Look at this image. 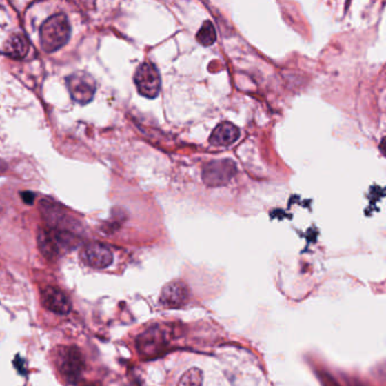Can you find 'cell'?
<instances>
[{
  "label": "cell",
  "mask_w": 386,
  "mask_h": 386,
  "mask_svg": "<svg viewBox=\"0 0 386 386\" xmlns=\"http://www.w3.org/2000/svg\"><path fill=\"white\" fill-rule=\"evenodd\" d=\"M72 28L65 14L52 15L40 28V43L42 50L51 54L66 45L70 38Z\"/></svg>",
  "instance_id": "1"
},
{
  "label": "cell",
  "mask_w": 386,
  "mask_h": 386,
  "mask_svg": "<svg viewBox=\"0 0 386 386\" xmlns=\"http://www.w3.org/2000/svg\"><path fill=\"white\" fill-rule=\"evenodd\" d=\"M169 342L170 336L168 329L160 324H154L137 336V352L141 357L153 359L167 350Z\"/></svg>",
  "instance_id": "2"
},
{
  "label": "cell",
  "mask_w": 386,
  "mask_h": 386,
  "mask_svg": "<svg viewBox=\"0 0 386 386\" xmlns=\"http://www.w3.org/2000/svg\"><path fill=\"white\" fill-rule=\"evenodd\" d=\"M58 371L65 380L75 383L84 372V359L82 352L77 347H61L56 355Z\"/></svg>",
  "instance_id": "3"
},
{
  "label": "cell",
  "mask_w": 386,
  "mask_h": 386,
  "mask_svg": "<svg viewBox=\"0 0 386 386\" xmlns=\"http://www.w3.org/2000/svg\"><path fill=\"white\" fill-rule=\"evenodd\" d=\"M134 82L139 94L148 99H155L161 90V77L154 63H143L134 75Z\"/></svg>",
  "instance_id": "4"
},
{
  "label": "cell",
  "mask_w": 386,
  "mask_h": 386,
  "mask_svg": "<svg viewBox=\"0 0 386 386\" xmlns=\"http://www.w3.org/2000/svg\"><path fill=\"white\" fill-rule=\"evenodd\" d=\"M237 172V167L232 160H214L203 165V181L207 186L218 187L228 184Z\"/></svg>",
  "instance_id": "5"
},
{
  "label": "cell",
  "mask_w": 386,
  "mask_h": 386,
  "mask_svg": "<svg viewBox=\"0 0 386 386\" xmlns=\"http://www.w3.org/2000/svg\"><path fill=\"white\" fill-rule=\"evenodd\" d=\"M67 89L74 101L79 105H88L94 98L96 84L94 79L84 72L72 74L66 79Z\"/></svg>",
  "instance_id": "6"
},
{
  "label": "cell",
  "mask_w": 386,
  "mask_h": 386,
  "mask_svg": "<svg viewBox=\"0 0 386 386\" xmlns=\"http://www.w3.org/2000/svg\"><path fill=\"white\" fill-rule=\"evenodd\" d=\"M190 292L188 285L181 280L169 282L162 288L159 303L162 307L177 309L184 307L190 301Z\"/></svg>",
  "instance_id": "7"
},
{
  "label": "cell",
  "mask_w": 386,
  "mask_h": 386,
  "mask_svg": "<svg viewBox=\"0 0 386 386\" xmlns=\"http://www.w3.org/2000/svg\"><path fill=\"white\" fill-rule=\"evenodd\" d=\"M81 260L93 269H105L111 265L114 255L110 248L96 241L86 244L81 250Z\"/></svg>",
  "instance_id": "8"
},
{
  "label": "cell",
  "mask_w": 386,
  "mask_h": 386,
  "mask_svg": "<svg viewBox=\"0 0 386 386\" xmlns=\"http://www.w3.org/2000/svg\"><path fill=\"white\" fill-rule=\"evenodd\" d=\"M42 304L52 313L66 315L72 310V301L67 294L57 287H45L41 292Z\"/></svg>",
  "instance_id": "9"
},
{
  "label": "cell",
  "mask_w": 386,
  "mask_h": 386,
  "mask_svg": "<svg viewBox=\"0 0 386 386\" xmlns=\"http://www.w3.org/2000/svg\"><path fill=\"white\" fill-rule=\"evenodd\" d=\"M241 137V130L232 123L225 121L213 130L210 143L214 146H229L237 142Z\"/></svg>",
  "instance_id": "10"
},
{
  "label": "cell",
  "mask_w": 386,
  "mask_h": 386,
  "mask_svg": "<svg viewBox=\"0 0 386 386\" xmlns=\"http://www.w3.org/2000/svg\"><path fill=\"white\" fill-rule=\"evenodd\" d=\"M30 45L26 35L21 33L10 35L7 39L3 45V50L6 52L7 56L14 58V59H22L26 57L29 52Z\"/></svg>",
  "instance_id": "11"
},
{
  "label": "cell",
  "mask_w": 386,
  "mask_h": 386,
  "mask_svg": "<svg viewBox=\"0 0 386 386\" xmlns=\"http://www.w3.org/2000/svg\"><path fill=\"white\" fill-rule=\"evenodd\" d=\"M38 246L43 256L49 260H54L61 254V250L58 248L49 229H41L39 232Z\"/></svg>",
  "instance_id": "12"
},
{
  "label": "cell",
  "mask_w": 386,
  "mask_h": 386,
  "mask_svg": "<svg viewBox=\"0 0 386 386\" xmlns=\"http://www.w3.org/2000/svg\"><path fill=\"white\" fill-rule=\"evenodd\" d=\"M196 40L199 43L204 45V47H210L216 42V29H214L212 23L210 21H205L203 23L202 28L197 32Z\"/></svg>",
  "instance_id": "13"
},
{
  "label": "cell",
  "mask_w": 386,
  "mask_h": 386,
  "mask_svg": "<svg viewBox=\"0 0 386 386\" xmlns=\"http://www.w3.org/2000/svg\"><path fill=\"white\" fill-rule=\"evenodd\" d=\"M204 375L200 368L192 367L183 374L177 386H203Z\"/></svg>",
  "instance_id": "14"
},
{
  "label": "cell",
  "mask_w": 386,
  "mask_h": 386,
  "mask_svg": "<svg viewBox=\"0 0 386 386\" xmlns=\"http://www.w3.org/2000/svg\"><path fill=\"white\" fill-rule=\"evenodd\" d=\"M22 195L23 199H24V201H26V203H30V204H32V203H33V200H34V195H33V194L24 193L22 194Z\"/></svg>",
  "instance_id": "15"
}]
</instances>
